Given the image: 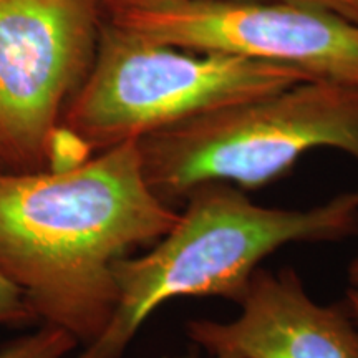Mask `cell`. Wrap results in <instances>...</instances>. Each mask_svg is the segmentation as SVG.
I'll list each match as a JSON object with an SVG mask.
<instances>
[{
    "instance_id": "52a82bcc",
    "label": "cell",
    "mask_w": 358,
    "mask_h": 358,
    "mask_svg": "<svg viewBox=\"0 0 358 358\" xmlns=\"http://www.w3.org/2000/svg\"><path fill=\"white\" fill-rule=\"evenodd\" d=\"M236 319L186 322L187 338L208 357L358 358V324L343 307L320 306L294 268L259 267Z\"/></svg>"
},
{
    "instance_id": "7a4b0ae2",
    "label": "cell",
    "mask_w": 358,
    "mask_h": 358,
    "mask_svg": "<svg viewBox=\"0 0 358 358\" xmlns=\"http://www.w3.org/2000/svg\"><path fill=\"white\" fill-rule=\"evenodd\" d=\"M357 234L358 189L310 209H280L254 204L229 182L201 185L150 252L113 264L115 310L100 337L75 358H123L143 324L171 299L241 303L261 262L277 249Z\"/></svg>"
},
{
    "instance_id": "3957f363",
    "label": "cell",
    "mask_w": 358,
    "mask_h": 358,
    "mask_svg": "<svg viewBox=\"0 0 358 358\" xmlns=\"http://www.w3.org/2000/svg\"><path fill=\"white\" fill-rule=\"evenodd\" d=\"M136 145L148 187L171 208L206 182L257 189L320 148L358 163V90L306 80L148 134Z\"/></svg>"
},
{
    "instance_id": "7c38bea8",
    "label": "cell",
    "mask_w": 358,
    "mask_h": 358,
    "mask_svg": "<svg viewBox=\"0 0 358 358\" xmlns=\"http://www.w3.org/2000/svg\"><path fill=\"white\" fill-rule=\"evenodd\" d=\"M345 308L348 310V313L353 317V320L358 324V292L357 290H352V289L347 290Z\"/></svg>"
},
{
    "instance_id": "8992f818",
    "label": "cell",
    "mask_w": 358,
    "mask_h": 358,
    "mask_svg": "<svg viewBox=\"0 0 358 358\" xmlns=\"http://www.w3.org/2000/svg\"><path fill=\"white\" fill-rule=\"evenodd\" d=\"M110 22L159 43L289 66L358 90V25L319 8L287 0H191Z\"/></svg>"
},
{
    "instance_id": "5bb4252c",
    "label": "cell",
    "mask_w": 358,
    "mask_h": 358,
    "mask_svg": "<svg viewBox=\"0 0 358 358\" xmlns=\"http://www.w3.org/2000/svg\"><path fill=\"white\" fill-rule=\"evenodd\" d=\"M166 358H203V357L196 352H187V353H179V355H171ZM208 358H222V357H208Z\"/></svg>"
},
{
    "instance_id": "30bf717a",
    "label": "cell",
    "mask_w": 358,
    "mask_h": 358,
    "mask_svg": "<svg viewBox=\"0 0 358 358\" xmlns=\"http://www.w3.org/2000/svg\"><path fill=\"white\" fill-rule=\"evenodd\" d=\"M181 2H191V0H103V10H105V19L115 20L129 13L153 10Z\"/></svg>"
},
{
    "instance_id": "8fae6325",
    "label": "cell",
    "mask_w": 358,
    "mask_h": 358,
    "mask_svg": "<svg viewBox=\"0 0 358 358\" xmlns=\"http://www.w3.org/2000/svg\"><path fill=\"white\" fill-rule=\"evenodd\" d=\"M287 2L319 8L358 25V0H287Z\"/></svg>"
},
{
    "instance_id": "ba28073f",
    "label": "cell",
    "mask_w": 358,
    "mask_h": 358,
    "mask_svg": "<svg viewBox=\"0 0 358 358\" xmlns=\"http://www.w3.org/2000/svg\"><path fill=\"white\" fill-rule=\"evenodd\" d=\"M78 345V340L66 330L42 325L34 334L3 345L0 358H66Z\"/></svg>"
},
{
    "instance_id": "9c48e42d",
    "label": "cell",
    "mask_w": 358,
    "mask_h": 358,
    "mask_svg": "<svg viewBox=\"0 0 358 358\" xmlns=\"http://www.w3.org/2000/svg\"><path fill=\"white\" fill-rule=\"evenodd\" d=\"M35 320L20 290L0 274V325L24 327Z\"/></svg>"
},
{
    "instance_id": "6da1fadb",
    "label": "cell",
    "mask_w": 358,
    "mask_h": 358,
    "mask_svg": "<svg viewBox=\"0 0 358 358\" xmlns=\"http://www.w3.org/2000/svg\"><path fill=\"white\" fill-rule=\"evenodd\" d=\"M178 214L148 187L136 141L65 169L0 171V274L42 325L87 347L115 310L113 264L155 244Z\"/></svg>"
},
{
    "instance_id": "5b68a950",
    "label": "cell",
    "mask_w": 358,
    "mask_h": 358,
    "mask_svg": "<svg viewBox=\"0 0 358 358\" xmlns=\"http://www.w3.org/2000/svg\"><path fill=\"white\" fill-rule=\"evenodd\" d=\"M103 0H0V171H48L53 133L87 78Z\"/></svg>"
},
{
    "instance_id": "277c9868",
    "label": "cell",
    "mask_w": 358,
    "mask_h": 358,
    "mask_svg": "<svg viewBox=\"0 0 358 358\" xmlns=\"http://www.w3.org/2000/svg\"><path fill=\"white\" fill-rule=\"evenodd\" d=\"M306 80L313 78L289 66L159 43L105 19L60 123L96 155Z\"/></svg>"
},
{
    "instance_id": "4fadbf2b",
    "label": "cell",
    "mask_w": 358,
    "mask_h": 358,
    "mask_svg": "<svg viewBox=\"0 0 358 358\" xmlns=\"http://www.w3.org/2000/svg\"><path fill=\"white\" fill-rule=\"evenodd\" d=\"M348 289L358 292V254L348 266Z\"/></svg>"
}]
</instances>
